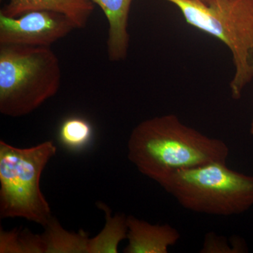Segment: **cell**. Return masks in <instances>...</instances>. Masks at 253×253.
Listing matches in <instances>:
<instances>
[{"mask_svg": "<svg viewBox=\"0 0 253 253\" xmlns=\"http://www.w3.org/2000/svg\"><path fill=\"white\" fill-rule=\"evenodd\" d=\"M93 4L91 0H10L0 13L14 18L31 11H55L67 16L77 29H83L92 14Z\"/></svg>", "mask_w": 253, "mask_h": 253, "instance_id": "cell-8", "label": "cell"}, {"mask_svg": "<svg viewBox=\"0 0 253 253\" xmlns=\"http://www.w3.org/2000/svg\"><path fill=\"white\" fill-rule=\"evenodd\" d=\"M102 9L109 23L107 53L112 62L124 61L129 46V9L133 0H91Z\"/></svg>", "mask_w": 253, "mask_h": 253, "instance_id": "cell-9", "label": "cell"}, {"mask_svg": "<svg viewBox=\"0 0 253 253\" xmlns=\"http://www.w3.org/2000/svg\"><path fill=\"white\" fill-rule=\"evenodd\" d=\"M76 29L67 16L55 11H31L14 18L0 13V44L51 47Z\"/></svg>", "mask_w": 253, "mask_h": 253, "instance_id": "cell-6", "label": "cell"}, {"mask_svg": "<svg viewBox=\"0 0 253 253\" xmlns=\"http://www.w3.org/2000/svg\"><path fill=\"white\" fill-rule=\"evenodd\" d=\"M159 185L186 210L231 216L253 207V176L212 163L172 173Z\"/></svg>", "mask_w": 253, "mask_h": 253, "instance_id": "cell-4", "label": "cell"}, {"mask_svg": "<svg viewBox=\"0 0 253 253\" xmlns=\"http://www.w3.org/2000/svg\"><path fill=\"white\" fill-rule=\"evenodd\" d=\"M229 155L225 142L186 126L174 114L145 120L127 142L129 161L158 184L176 171L226 163Z\"/></svg>", "mask_w": 253, "mask_h": 253, "instance_id": "cell-1", "label": "cell"}, {"mask_svg": "<svg viewBox=\"0 0 253 253\" xmlns=\"http://www.w3.org/2000/svg\"><path fill=\"white\" fill-rule=\"evenodd\" d=\"M42 234L45 253H88L89 239L83 230L71 233L65 230L59 221L52 217L45 226Z\"/></svg>", "mask_w": 253, "mask_h": 253, "instance_id": "cell-11", "label": "cell"}, {"mask_svg": "<svg viewBox=\"0 0 253 253\" xmlns=\"http://www.w3.org/2000/svg\"><path fill=\"white\" fill-rule=\"evenodd\" d=\"M251 134H253V121H252V123H251Z\"/></svg>", "mask_w": 253, "mask_h": 253, "instance_id": "cell-16", "label": "cell"}, {"mask_svg": "<svg viewBox=\"0 0 253 253\" xmlns=\"http://www.w3.org/2000/svg\"><path fill=\"white\" fill-rule=\"evenodd\" d=\"M98 207L106 214V224L96 237L89 239V253H117L120 243L127 238V217L111 216L109 207L102 203L99 202Z\"/></svg>", "mask_w": 253, "mask_h": 253, "instance_id": "cell-10", "label": "cell"}, {"mask_svg": "<svg viewBox=\"0 0 253 253\" xmlns=\"http://www.w3.org/2000/svg\"><path fill=\"white\" fill-rule=\"evenodd\" d=\"M244 249L239 239L227 240L214 232L208 233L205 236L204 246L201 253H236L243 252Z\"/></svg>", "mask_w": 253, "mask_h": 253, "instance_id": "cell-14", "label": "cell"}, {"mask_svg": "<svg viewBox=\"0 0 253 253\" xmlns=\"http://www.w3.org/2000/svg\"><path fill=\"white\" fill-rule=\"evenodd\" d=\"M127 246L126 253H168L181 235L168 224H152L130 215L127 217Z\"/></svg>", "mask_w": 253, "mask_h": 253, "instance_id": "cell-7", "label": "cell"}, {"mask_svg": "<svg viewBox=\"0 0 253 253\" xmlns=\"http://www.w3.org/2000/svg\"><path fill=\"white\" fill-rule=\"evenodd\" d=\"M59 58L51 47L0 44V112L22 117L57 94Z\"/></svg>", "mask_w": 253, "mask_h": 253, "instance_id": "cell-2", "label": "cell"}, {"mask_svg": "<svg viewBox=\"0 0 253 253\" xmlns=\"http://www.w3.org/2000/svg\"><path fill=\"white\" fill-rule=\"evenodd\" d=\"M59 141L66 149L73 151H81L90 144L93 128L84 118L71 117L65 120L60 126Z\"/></svg>", "mask_w": 253, "mask_h": 253, "instance_id": "cell-13", "label": "cell"}, {"mask_svg": "<svg viewBox=\"0 0 253 253\" xmlns=\"http://www.w3.org/2000/svg\"><path fill=\"white\" fill-rule=\"evenodd\" d=\"M0 253H45V244L42 234L38 235L28 229H14L11 231H1Z\"/></svg>", "mask_w": 253, "mask_h": 253, "instance_id": "cell-12", "label": "cell"}, {"mask_svg": "<svg viewBox=\"0 0 253 253\" xmlns=\"http://www.w3.org/2000/svg\"><path fill=\"white\" fill-rule=\"evenodd\" d=\"M57 151L51 141L18 148L0 141V217L45 226L52 218L41 188L42 174Z\"/></svg>", "mask_w": 253, "mask_h": 253, "instance_id": "cell-5", "label": "cell"}, {"mask_svg": "<svg viewBox=\"0 0 253 253\" xmlns=\"http://www.w3.org/2000/svg\"><path fill=\"white\" fill-rule=\"evenodd\" d=\"M177 7L190 26L214 37L230 51L234 73L231 97L240 99L253 81V0H166Z\"/></svg>", "mask_w": 253, "mask_h": 253, "instance_id": "cell-3", "label": "cell"}, {"mask_svg": "<svg viewBox=\"0 0 253 253\" xmlns=\"http://www.w3.org/2000/svg\"><path fill=\"white\" fill-rule=\"evenodd\" d=\"M199 1H202L204 4H208L212 2V1H214V0H199Z\"/></svg>", "mask_w": 253, "mask_h": 253, "instance_id": "cell-15", "label": "cell"}]
</instances>
